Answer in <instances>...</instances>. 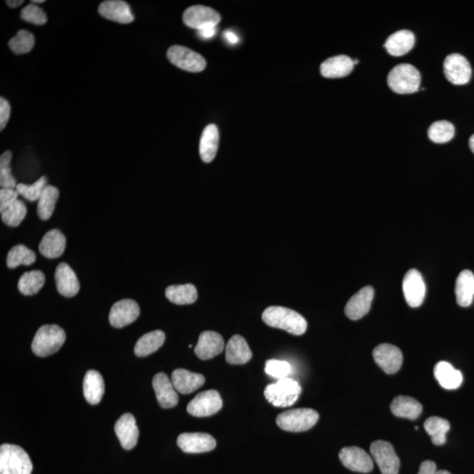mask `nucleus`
Masks as SVG:
<instances>
[{"label": "nucleus", "mask_w": 474, "mask_h": 474, "mask_svg": "<svg viewBox=\"0 0 474 474\" xmlns=\"http://www.w3.org/2000/svg\"><path fill=\"white\" fill-rule=\"evenodd\" d=\"M84 396L87 402L91 405H97L101 402L105 392L103 377L98 371H88L84 378Z\"/></svg>", "instance_id": "nucleus-27"}, {"label": "nucleus", "mask_w": 474, "mask_h": 474, "mask_svg": "<svg viewBox=\"0 0 474 474\" xmlns=\"http://www.w3.org/2000/svg\"><path fill=\"white\" fill-rule=\"evenodd\" d=\"M371 457L377 463L382 474H398L401 462L392 445L387 441L378 440L371 444Z\"/></svg>", "instance_id": "nucleus-8"}, {"label": "nucleus", "mask_w": 474, "mask_h": 474, "mask_svg": "<svg viewBox=\"0 0 474 474\" xmlns=\"http://www.w3.org/2000/svg\"><path fill=\"white\" fill-rule=\"evenodd\" d=\"M11 161H12V152L7 150L4 152L0 157V186L1 189H15L17 186L16 179L12 174L11 169Z\"/></svg>", "instance_id": "nucleus-43"}, {"label": "nucleus", "mask_w": 474, "mask_h": 474, "mask_svg": "<svg viewBox=\"0 0 474 474\" xmlns=\"http://www.w3.org/2000/svg\"><path fill=\"white\" fill-rule=\"evenodd\" d=\"M37 256L33 250L27 247L19 244L9 250L6 257V264L10 269H14L20 265H30L34 264Z\"/></svg>", "instance_id": "nucleus-38"}, {"label": "nucleus", "mask_w": 474, "mask_h": 474, "mask_svg": "<svg viewBox=\"0 0 474 474\" xmlns=\"http://www.w3.org/2000/svg\"><path fill=\"white\" fill-rule=\"evenodd\" d=\"M165 296L177 305H188L196 302L198 293L192 284L169 286L165 290Z\"/></svg>", "instance_id": "nucleus-34"}, {"label": "nucleus", "mask_w": 474, "mask_h": 474, "mask_svg": "<svg viewBox=\"0 0 474 474\" xmlns=\"http://www.w3.org/2000/svg\"><path fill=\"white\" fill-rule=\"evenodd\" d=\"M262 318L268 326L281 328L295 335H303L307 328L305 318L288 307H269L264 311Z\"/></svg>", "instance_id": "nucleus-1"}, {"label": "nucleus", "mask_w": 474, "mask_h": 474, "mask_svg": "<svg viewBox=\"0 0 474 474\" xmlns=\"http://www.w3.org/2000/svg\"><path fill=\"white\" fill-rule=\"evenodd\" d=\"M469 146H470V148H471L472 151L474 153V134H473V136L471 137H470Z\"/></svg>", "instance_id": "nucleus-52"}, {"label": "nucleus", "mask_w": 474, "mask_h": 474, "mask_svg": "<svg viewBox=\"0 0 474 474\" xmlns=\"http://www.w3.org/2000/svg\"><path fill=\"white\" fill-rule=\"evenodd\" d=\"M24 3L23 0H7L6 4L8 5V6L12 7V8H16V7L20 6L23 5Z\"/></svg>", "instance_id": "nucleus-51"}, {"label": "nucleus", "mask_w": 474, "mask_h": 474, "mask_svg": "<svg viewBox=\"0 0 474 474\" xmlns=\"http://www.w3.org/2000/svg\"><path fill=\"white\" fill-rule=\"evenodd\" d=\"M177 443L186 454H203L217 447V441L206 433H183L179 435Z\"/></svg>", "instance_id": "nucleus-16"}, {"label": "nucleus", "mask_w": 474, "mask_h": 474, "mask_svg": "<svg viewBox=\"0 0 474 474\" xmlns=\"http://www.w3.org/2000/svg\"><path fill=\"white\" fill-rule=\"evenodd\" d=\"M20 17L27 23L37 25V26H42L48 20L44 11L33 3L24 7L21 11Z\"/></svg>", "instance_id": "nucleus-44"}, {"label": "nucleus", "mask_w": 474, "mask_h": 474, "mask_svg": "<svg viewBox=\"0 0 474 474\" xmlns=\"http://www.w3.org/2000/svg\"><path fill=\"white\" fill-rule=\"evenodd\" d=\"M139 314L140 307L134 300H122L113 305L109 314V321L113 327L120 328L133 324Z\"/></svg>", "instance_id": "nucleus-15"}, {"label": "nucleus", "mask_w": 474, "mask_h": 474, "mask_svg": "<svg viewBox=\"0 0 474 474\" xmlns=\"http://www.w3.org/2000/svg\"><path fill=\"white\" fill-rule=\"evenodd\" d=\"M219 147V131L214 124L205 127L200 143V158L205 162H210L217 155Z\"/></svg>", "instance_id": "nucleus-32"}, {"label": "nucleus", "mask_w": 474, "mask_h": 474, "mask_svg": "<svg viewBox=\"0 0 474 474\" xmlns=\"http://www.w3.org/2000/svg\"><path fill=\"white\" fill-rule=\"evenodd\" d=\"M45 275L41 271L25 272L18 282V289L24 295H37L45 284Z\"/></svg>", "instance_id": "nucleus-36"}, {"label": "nucleus", "mask_w": 474, "mask_h": 474, "mask_svg": "<svg viewBox=\"0 0 474 474\" xmlns=\"http://www.w3.org/2000/svg\"><path fill=\"white\" fill-rule=\"evenodd\" d=\"M215 34H217V27H206L198 31V34L203 39L213 38Z\"/></svg>", "instance_id": "nucleus-49"}, {"label": "nucleus", "mask_w": 474, "mask_h": 474, "mask_svg": "<svg viewBox=\"0 0 474 474\" xmlns=\"http://www.w3.org/2000/svg\"><path fill=\"white\" fill-rule=\"evenodd\" d=\"M152 385H153L158 404L162 409H172L178 405V392L167 375L164 373L155 374L152 380Z\"/></svg>", "instance_id": "nucleus-18"}, {"label": "nucleus", "mask_w": 474, "mask_h": 474, "mask_svg": "<svg viewBox=\"0 0 474 474\" xmlns=\"http://www.w3.org/2000/svg\"><path fill=\"white\" fill-rule=\"evenodd\" d=\"M66 238L58 229H51L46 233L39 244V250L47 258H58L65 252Z\"/></svg>", "instance_id": "nucleus-25"}, {"label": "nucleus", "mask_w": 474, "mask_h": 474, "mask_svg": "<svg viewBox=\"0 0 474 474\" xmlns=\"http://www.w3.org/2000/svg\"><path fill=\"white\" fill-rule=\"evenodd\" d=\"M403 295L409 307H418L422 305L426 295V285L422 274L416 269L406 272L402 282Z\"/></svg>", "instance_id": "nucleus-12"}, {"label": "nucleus", "mask_w": 474, "mask_h": 474, "mask_svg": "<svg viewBox=\"0 0 474 474\" xmlns=\"http://www.w3.org/2000/svg\"><path fill=\"white\" fill-rule=\"evenodd\" d=\"M264 371L270 376L281 380L291 373L292 366L286 361L271 359L265 363Z\"/></svg>", "instance_id": "nucleus-45"}, {"label": "nucleus", "mask_w": 474, "mask_h": 474, "mask_svg": "<svg viewBox=\"0 0 474 474\" xmlns=\"http://www.w3.org/2000/svg\"><path fill=\"white\" fill-rule=\"evenodd\" d=\"M222 399L215 390L200 392L187 406V412L196 417H207L214 415L222 408Z\"/></svg>", "instance_id": "nucleus-9"}, {"label": "nucleus", "mask_w": 474, "mask_h": 474, "mask_svg": "<svg viewBox=\"0 0 474 474\" xmlns=\"http://www.w3.org/2000/svg\"><path fill=\"white\" fill-rule=\"evenodd\" d=\"M26 205L20 200H17L9 207L1 212L2 222L10 227H18L26 217Z\"/></svg>", "instance_id": "nucleus-40"}, {"label": "nucleus", "mask_w": 474, "mask_h": 474, "mask_svg": "<svg viewBox=\"0 0 474 474\" xmlns=\"http://www.w3.org/2000/svg\"><path fill=\"white\" fill-rule=\"evenodd\" d=\"M373 296L374 290L370 286L359 290L356 295H353L346 304L345 309V314L349 319L357 321L366 316L371 309Z\"/></svg>", "instance_id": "nucleus-17"}, {"label": "nucleus", "mask_w": 474, "mask_h": 474, "mask_svg": "<svg viewBox=\"0 0 474 474\" xmlns=\"http://www.w3.org/2000/svg\"><path fill=\"white\" fill-rule=\"evenodd\" d=\"M436 463L430 461H423L420 466L419 473L417 474H437Z\"/></svg>", "instance_id": "nucleus-48"}, {"label": "nucleus", "mask_w": 474, "mask_h": 474, "mask_svg": "<svg viewBox=\"0 0 474 474\" xmlns=\"http://www.w3.org/2000/svg\"><path fill=\"white\" fill-rule=\"evenodd\" d=\"M375 362L387 374H395L401 369L403 356L398 347L390 344L377 346L373 352Z\"/></svg>", "instance_id": "nucleus-13"}, {"label": "nucleus", "mask_w": 474, "mask_h": 474, "mask_svg": "<svg viewBox=\"0 0 474 474\" xmlns=\"http://www.w3.org/2000/svg\"><path fill=\"white\" fill-rule=\"evenodd\" d=\"M415 42V34L411 31L399 30L390 35L384 46L391 56H402L411 51Z\"/></svg>", "instance_id": "nucleus-26"}, {"label": "nucleus", "mask_w": 474, "mask_h": 474, "mask_svg": "<svg viewBox=\"0 0 474 474\" xmlns=\"http://www.w3.org/2000/svg\"><path fill=\"white\" fill-rule=\"evenodd\" d=\"M224 37L229 44L235 45L238 42L239 38L235 33H233L232 31H226L224 33Z\"/></svg>", "instance_id": "nucleus-50"}, {"label": "nucleus", "mask_w": 474, "mask_h": 474, "mask_svg": "<svg viewBox=\"0 0 474 474\" xmlns=\"http://www.w3.org/2000/svg\"><path fill=\"white\" fill-rule=\"evenodd\" d=\"M18 196H19V193H18L16 189L5 188L0 190V211L3 212L11 205L15 203Z\"/></svg>", "instance_id": "nucleus-46"}, {"label": "nucleus", "mask_w": 474, "mask_h": 474, "mask_svg": "<svg viewBox=\"0 0 474 474\" xmlns=\"http://www.w3.org/2000/svg\"><path fill=\"white\" fill-rule=\"evenodd\" d=\"M224 340L217 332L205 331L201 333L194 352L199 359L207 360L221 354L224 350Z\"/></svg>", "instance_id": "nucleus-20"}, {"label": "nucleus", "mask_w": 474, "mask_h": 474, "mask_svg": "<svg viewBox=\"0 0 474 474\" xmlns=\"http://www.w3.org/2000/svg\"><path fill=\"white\" fill-rule=\"evenodd\" d=\"M11 105L5 98H0V129H5L10 119Z\"/></svg>", "instance_id": "nucleus-47"}, {"label": "nucleus", "mask_w": 474, "mask_h": 474, "mask_svg": "<svg viewBox=\"0 0 474 474\" xmlns=\"http://www.w3.org/2000/svg\"><path fill=\"white\" fill-rule=\"evenodd\" d=\"M444 72L449 82L456 86L469 83L472 77V68L464 56L454 53L444 60Z\"/></svg>", "instance_id": "nucleus-10"}, {"label": "nucleus", "mask_w": 474, "mask_h": 474, "mask_svg": "<svg viewBox=\"0 0 474 474\" xmlns=\"http://www.w3.org/2000/svg\"><path fill=\"white\" fill-rule=\"evenodd\" d=\"M302 387L298 381L291 378H284L276 383L268 385L264 389V396L269 403L278 408H286L297 402Z\"/></svg>", "instance_id": "nucleus-5"}, {"label": "nucleus", "mask_w": 474, "mask_h": 474, "mask_svg": "<svg viewBox=\"0 0 474 474\" xmlns=\"http://www.w3.org/2000/svg\"><path fill=\"white\" fill-rule=\"evenodd\" d=\"M30 456L18 445L5 444L0 447V474H31Z\"/></svg>", "instance_id": "nucleus-3"}, {"label": "nucleus", "mask_w": 474, "mask_h": 474, "mask_svg": "<svg viewBox=\"0 0 474 474\" xmlns=\"http://www.w3.org/2000/svg\"><path fill=\"white\" fill-rule=\"evenodd\" d=\"M390 409L395 416L409 420L418 418L423 411L422 404L416 399L403 395L392 399Z\"/></svg>", "instance_id": "nucleus-30"}, {"label": "nucleus", "mask_w": 474, "mask_h": 474, "mask_svg": "<svg viewBox=\"0 0 474 474\" xmlns=\"http://www.w3.org/2000/svg\"><path fill=\"white\" fill-rule=\"evenodd\" d=\"M48 186V179L45 176L39 179L37 182L32 184V185H26V184H18L16 191L19 196H23L25 199L32 201H38L41 196L42 193L44 192L46 187Z\"/></svg>", "instance_id": "nucleus-42"}, {"label": "nucleus", "mask_w": 474, "mask_h": 474, "mask_svg": "<svg viewBox=\"0 0 474 474\" xmlns=\"http://www.w3.org/2000/svg\"><path fill=\"white\" fill-rule=\"evenodd\" d=\"M55 281L60 295L67 298H72L79 292V279L69 264L61 263L56 267Z\"/></svg>", "instance_id": "nucleus-21"}, {"label": "nucleus", "mask_w": 474, "mask_h": 474, "mask_svg": "<svg viewBox=\"0 0 474 474\" xmlns=\"http://www.w3.org/2000/svg\"><path fill=\"white\" fill-rule=\"evenodd\" d=\"M165 334L162 331H155L143 335L134 346L137 357H143L152 354L165 344Z\"/></svg>", "instance_id": "nucleus-33"}, {"label": "nucleus", "mask_w": 474, "mask_h": 474, "mask_svg": "<svg viewBox=\"0 0 474 474\" xmlns=\"http://www.w3.org/2000/svg\"><path fill=\"white\" fill-rule=\"evenodd\" d=\"M172 382L177 392L182 395H189L203 387L205 377L186 369H177L172 374Z\"/></svg>", "instance_id": "nucleus-23"}, {"label": "nucleus", "mask_w": 474, "mask_h": 474, "mask_svg": "<svg viewBox=\"0 0 474 474\" xmlns=\"http://www.w3.org/2000/svg\"><path fill=\"white\" fill-rule=\"evenodd\" d=\"M66 340L65 331L58 325H44L35 334L32 342V351L35 355L45 357L54 354L61 349Z\"/></svg>", "instance_id": "nucleus-2"}, {"label": "nucleus", "mask_w": 474, "mask_h": 474, "mask_svg": "<svg viewBox=\"0 0 474 474\" xmlns=\"http://www.w3.org/2000/svg\"><path fill=\"white\" fill-rule=\"evenodd\" d=\"M44 2V0H33V1H32L33 4H42Z\"/></svg>", "instance_id": "nucleus-54"}, {"label": "nucleus", "mask_w": 474, "mask_h": 474, "mask_svg": "<svg viewBox=\"0 0 474 474\" xmlns=\"http://www.w3.org/2000/svg\"><path fill=\"white\" fill-rule=\"evenodd\" d=\"M115 430L123 449L129 451L136 447L139 437V430L133 415L127 413L120 416L115 423Z\"/></svg>", "instance_id": "nucleus-19"}, {"label": "nucleus", "mask_w": 474, "mask_h": 474, "mask_svg": "<svg viewBox=\"0 0 474 474\" xmlns=\"http://www.w3.org/2000/svg\"><path fill=\"white\" fill-rule=\"evenodd\" d=\"M428 136L435 143H447L455 136V127L447 120H440L431 124Z\"/></svg>", "instance_id": "nucleus-39"}, {"label": "nucleus", "mask_w": 474, "mask_h": 474, "mask_svg": "<svg viewBox=\"0 0 474 474\" xmlns=\"http://www.w3.org/2000/svg\"><path fill=\"white\" fill-rule=\"evenodd\" d=\"M435 378L442 387L447 390H454L461 387L463 383L461 371L455 369L450 363L441 361L434 368Z\"/></svg>", "instance_id": "nucleus-28"}, {"label": "nucleus", "mask_w": 474, "mask_h": 474, "mask_svg": "<svg viewBox=\"0 0 474 474\" xmlns=\"http://www.w3.org/2000/svg\"><path fill=\"white\" fill-rule=\"evenodd\" d=\"M437 474H451V473H449L448 471H445V470H440V471H437Z\"/></svg>", "instance_id": "nucleus-53"}, {"label": "nucleus", "mask_w": 474, "mask_h": 474, "mask_svg": "<svg viewBox=\"0 0 474 474\" xmlns=\"http://www.w3.org/2000/svg\"><path fill=\"white\" fill-rule=\"evenodd\" d=\"M34 42V37L31 32L20 30L15 37L11 39L8 45L11 51L15 53L16 55H23L33 49Z\"/></svg>", "instance_id": "nucleus-41"}, {"label": "nucleus", "mask_w": 474, "mask_h": 474, "mask_svg": "<svg viewBox=\"0 0 474 474\" xmlns=\"http://www.w3.org/2000/svg\"><path fill=\"white\" fill-rule=\"evenodd\" d=\"M342 464L351 471L368 473L373 471V461L366 451L359 447H345L339 452Z\"/></svg>", "instance_id": "nucleus-14"}, {"label": "nucleus", "mask_w": 474, "mask_h": 474, "mask_svg": "<svg viewBox=\"0 0 474 474\" xmlns=\"http://www.w3.org/2000/svg\"><path fill=\"white\" fill-rule=\"evenodd\" d=\"M424 429L435 445H443L447 442V434L451 429V424L441 417L433 416L425 421Z\"/></svg>", "instance_id": "nucleus-35"}, {"label": "nucleus", "mask_w": 474, "mask_h": 474, "mask_svg": "<svg viewBox=\"0 0 474 474\" xmlns=\"http://www.w3.org/2000/svg\"><path fill=\"white\" fill-rule=\"evenodd\" d=\"M319 414L312 409H296L279 414L277 424L289 433H303L316 425Z\"/></svg>", "instance_id": "nucleus-6"}, {"label": "nucleus", "mask_w": 474, "mask_h": 474, "mask_svg": "<svg viewBox=\"0 0 474 474\" xmlns=\"http://www.w3.org/2000/svg\"><path fill=\"white\" fill-rule=\"evenodd\" d=\"M167 58L172 65L189 72H203L207 66L203 56L184 46H172L168 49Z\"/></svg>", "instance_id": "nucleus-7"}, {"label": "nucleus", "mask_w": 474, "mask_h": 474, "mask_svg": "<svg viewBox=\"0 0 474 474\" xmlns=\"http://www.w3.org/2000/svg\"><path fill=\"white\" fill-rule=\"evenodd\" d=\"M354 63L349 56L341 55L325 60L320 67L321 74L328 79H339L350 75Z\"/></svg>", "instance_id": "nucleus-24"}, {"label": "nucleus", "mask_w": 474, "mask_h": 474, "mask_svg": "<svg viewBox=\"0 0 474 474\" xmlns=\"http://www.w3.org/2000/svg\"><path fill=\"white\" fill-rule=\"evenodd\" d=\"M387 84L395 94H415L420 90L421 73L415 66L402 63L396 65L389 72Z\"/></svg>", "instance_id": "nucleus-4"}, {"label": "nucleus", "mask_w": 474, "mask_h": 474, "mask_svg": "<svg viewBox=\"0 0 474 474\" xmlns=\"http://www.w3.org/2000/svg\"><path fill=\"white\" fill-rule=\"evenodd\" d=\"M183 20L187 27L199 31L206 27H217L220 23L221 15L210 7L198 5L185 11Z\"/></svg>", "instance_id": "nucleus-11"}, {"label": "nucleus", "mask_w": 474, "mask_h": 474, "mask_svg": "<svg viewBox=\"0 0 474 474\" xmlns=\"http://www.w3.org/2000/svg\"><path fill=\"white\" fill-rule=\"evenodd\" d=\"M59 198V191L56 187L47 186L38 200L37 214L42 221H47L54 213L56 204Z\"/></svg>", "instance_id": "nucleus-37"}, {"label": "nucleus", "mask_w": 474, "mask_h": 474, "mask_svg": "<svg viewBox=\"0 0 474 474\" xmlns=\"http://www.w3.org/2000/svg\"><path fill=\"white\" fill-rule=\"evenodd\" d=\"M252 357L249 345L245 339L236 335L229 339L226 346V361L231 364H244Z\"/></svg>", "instance_id": "nucleus-29"}, {"label": "nucleus", "mask_w": 474, "mask_h": 474, "mask_svg": "<svg viewBox=\"0 0 474 474\" xmlns=\"http://www.w3.org/2000/svg\"><path fill=\"white\" fill-rule=\"evenodd\" d=\"M456 298L459 306L472 305L474 297V274L471 271H462L456 281Z\"/></svg>", "instance_id": "nucleus-31"}, {"label": "nucleus", "mask_w": 474, "mask_h": 474, "mask_svg": "<svg viewBox=\"0 0 474 474\" xmlns=\"http://www.w3.org/2000/svg\"><path fill=\"white\" fill-rule=\"evenodd\" d=\"M98 13L105 19L122 24L133 23L134 17L127 3L122 0H108L98 6Z\"/></svg>", "instance_id": "nucleus-22"}]
</instances>
